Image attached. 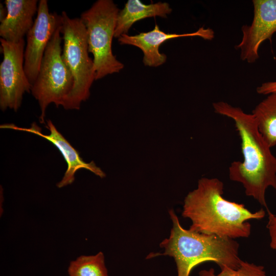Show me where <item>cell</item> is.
I'll return each mask as SVG.
<instances>
[{
    "label": "cell",
    "mask_w": 276,
    "mask_h": 276,
    "mask_svg": "<svg viewBox=\"0 0 276 276\" xmlns=\"http://www.w3.org/2000/svg\"><path fill=\"white\" fill-rule=\"evenodd\" d=\"M169 214L173 226L169 238L160 243L165 251L159 255L174 258L177 276H189L195 267L205 262H213L220 269H236L240 266L239 244L234 239L186 229L173 210Z\"/></svg>",
    "instance_id": "obj_3"
},
{
    "label": "cell",
    "mask_w": 276,
    "mask_h": 276,
    "mask_svg": "<svg viewBox=\"0 0 276 276\" xmlns=\"http://www.w3.org/2000/svg\"><path fill=\"white\" fill-rule=\"evenodd\" d=\"M119 11L112 0H98L81 14L86 27L88 51L93 55L96 80L119 73L124 68L112 50Z\"/></svg>",
    "instance_id": "obj_5"
},
{
    "label": "cell",
    "mask_w": 276,
    "mask_h": 276,
    "mask_svg": "<svg viewBox=\"0 0 276 276\" xmlns=\"http://www.w3.org/2000/svg\"><path fill=\"white\" fill-rule=\"evenodd\" d=\"M38 2L37 0H5L7 15L1 22V38L13 42L24 39L34 24Z\"/></svg>",
    "instance_id": "obj_12"
},
{
    "label": "cell",
    "mask_w": 276,
    "mask_h": 276,
    "mask_svg": "<svg viewBox=\"0 0 276 276\" xmlns=\"http://www.w3.org/2000/svg\"><path fill=\"white\" fill-rule=\"evenodd\" d=\"M67 272V276H108L102 252L95 255L78 257L70 262Z\"/></svg>",
    "instance_id": "obj_15"
},
{
    "label": "cell",
    "mask_w": 276,
    "mask_h": 276,
    "mask_svg": "<svg viewBox=\"0 0 276 276\" xmlns=\"http://www.w3.org/2000/svg\"><path fill=\"white\" fill-rule=\"evenodd\" d=\"M36 17L26 35L24 68L31 84L35 81L47 47L56 30L61 26V15L50 12L48 1L38 2Z\"/></svg>",
    "instance_id": "obj_8"
},
{
    "label": "cell",
    "mask_w": 276,
    "mask_h": 276,
    "mask_svg": "<svg viewBox=\"0 0 276 276\" xmlns=\"http://www.w3.org/2000/svg\"><path fill=\"white\" fill-rule=\"evenodd\" d=\"M259 131L271 148L276 145V94H272L252 110Z\"/></svg>",
    "instance_id": "obj_14"
},
{
    "label": "cell",
    "mask_w": 276,
    "mask_h": 276,
    "mask_svg": "<svg viewBox=\"0 0 276 276\" xmlns=\"http://www.w3.org/2000/svg\"><path fill=\"white\" fill-rule=\"evenodd\" d=\"M198 276H266L264 268L262 265H256L246 261H241L237 269L225 267L221 271L216 274L214 268L204 269L199 271Z\"/></svg>",
    "instance_id": "obj_16"
},
{
    "label": "cell",
    "mask_w": 276,
    "mask_h": 276,
    "mask_svg": "<svg viewBox=\"0 0 276 276\" xmlns=\"http://www.w3.org/2000/svg\"><path fill=\"white\" fill-rule=\"evenodd\" d=\"M254 18L250 25L241 28L242 38L235 46L240 50V58L249 63L259 58L261 44L271 40L276 32V0H253Z\"/></svg>",
    "instance_id": "obj_9"
},
{
    "label": "cell",
    "mask_w": 276,
    "mask_h": 276,
    "mask_svg": "<svg viewBox=\"0 0 276 276\" xmlns=\"http://www.w3.org/2000/svg\"><path fill=\"white\" fill-rule=\"evenodd\" d=\"M213 106L216 113L234 121L241 141L243 160L232 163L230 179L242 183L245 194L268 210L265 193L270 187L276 190V157L260 133L254 116L222 101Z\"/></svg>",
    "instance_id": "obj_2"
},
{
    "label": "cell",
    "mask_w": 276,
    "mask_h": 276,
    "mask_svg": "<svg viewBox=\"0 0 276 276\" xmlns=\"http://www.w3.org/2000/svg\"><path fill=\"white\" fill-rule=\"evenodd\" d=\"M198 36L205 40H212L214 32L211 28L201 27L194 32L183 34L167 33L160 30L155 24L154 29L149 32H141L135 35L123 34L118 38L121 44H128L140 49L143 52V63L146 66L157 67L167 60V56L159 52L160 45L167 40L182 37Z\"/></svg>",
    "instance_id": "obj_11"
},
{
    "label": "cell",
    "mask_w": 276,
    "mask_h": 276,
    "mask_svg": "<svg viewBox=\"0 0 276 276\" xmlns=\"http://www.w3.org/2000/svg\"><path fill=\"white\" fill-rule=\"evenodd\" d=\"M267 211L268 220L266 227L270 238V246L272 249L276 250V214L272 213L269 210Z\"/></svg>",
    "instance_id": "obj_17"
},
{
    "label": "cell",
    "mask_w": 276,
    "mask_h": 276,
    "mask_svg": "<svg viewBox=\"0 0 276 276\" xmlns=\"http://www.w3.org/2000/svg\"><path fill=\"white\" fill-rule=\"evenodd\" d=\"M45 127L50 131L49 134H43L41 128L36 123L32 124L29 128L18 127L13 124L1 125V128L25 131L36 134L47 140L58 149L67 164V169L64 175L57 184L59 188L72 184L75 180V173L81 169L88 170L101 178L105 176L104 172L94 162L87 163L82 159L78 152L57 129L51 120H48Z\"/></svg>",
    "instance_id": "obj_10"
},
{
    "label": "cell",
    "mask_w": 276,
    "mask_h": 276,
    "mask_svg": "<svg viewBox=\"0 0 276 276\" xmlns=\"http://www.w3.org/2000/svg\"><path fill=\"white\" fill-rule=\"evenodd\" d=\"M223 183L216 178L203 177L196 189L185 197L182 216L192 221V231L213 234L223 238H248L251 233L250 219L260 220L265 215L263 208L252 212L242 203L223 197Z\"/></svg>",
    "instance_id": "obj_1"
},
{
    "label": "cell",
    "mask_w": 276,
    "mask_h": 276,
    "mask_svg": "<svg viewBox=\"0 0 276 276\" xmlns=\"http://www.w3.org/2000/svg\"><path fill=\"white\" fill-rule=\"evenodd\" d=\"M61 26L54 33L45 49L31 93L40 108L39 122L45 123L47 108L51 103L62 106L71 92L73 78L62 58Z\"/></svg>",
    "instance_id": "obj_6"
},
{
    "label": "cell",
    "mask_w": 276,
    "mask_h": 276,
    "mask_svg": "<svg viewBox=\"0 0 276 276\" xmlns=\"http://www.w3.org/2000/svg\"><path fill=\"white\" fill-rule=\"evenodd\" d=\"M3 58L0 64V108L17 111L24 95L31 92L32 84L24 68V39L13 42L1 38Z\"/></svg>",
    "instance_id": "obj_7"
},
{
    "label": "cell",
    "mask_w": 276,
    "mask_h": 276,
    "mask_svg": "<svg viewBox=\"0 0 276 276\" xmlns=\"http://www.w3.org/2000/svg\"><path fill=\"white\" fill-rule=\"evenodd\" d=\"M61 15L62 56L74 81L72 90L62 107L66 110H79L82 102L89 97L90 88L96 80L94 63L89 56L86 30L82 19L71 18L65 11Z\"/></svg>",
    "instance_id": "obj_4"
},
{
    "label": "cell",
    "mask_w": 276,
    "mask_h": 276,
    "mask_svg": "<svg viewBox=\"0 0 276 276\" xmlns=\"http://www.w3.org/2000/svg\"><path fill=\"white\" fill-rule=\"evenodd\" d=\"M256 90L258 94L262 95L276 94V81L263 83L257 87Z\"/></svg>",
    "instance_id": "obj_18"
},
{
    "label": "cell",
    "mask_w": 276,
    "mask_h": 276,
    "mask_svg": "<svg viewBox=\"0 0 276 276\" xmlns=\"http://www.w3.org/2000/svg\"><path fill=\"white\" fill-rule=\"evenodd\" d=\"M7 15V10L6 6H4L2 3L0 4V21H3Z\"/></svg>",
    "instance_id": "obj_19"
},
{
    "label": "cell",
    "mask_w": 276,
    "mask_h": 276,
    "mask_svg": "<svg viewBox=\"0 0 276 276\" xmlns=\"http://www.w3.org/2000/svg\"><path fill=\"white\" fill-rule=\"evenodd\" d=\"M172 9L166 2L144 4L140 0H128L118 13L114 38L127 34L132 26L136 21L152 17L167 18Z\"/></svg>",
    "instance_id": "obj_13"
}]
</instances>
